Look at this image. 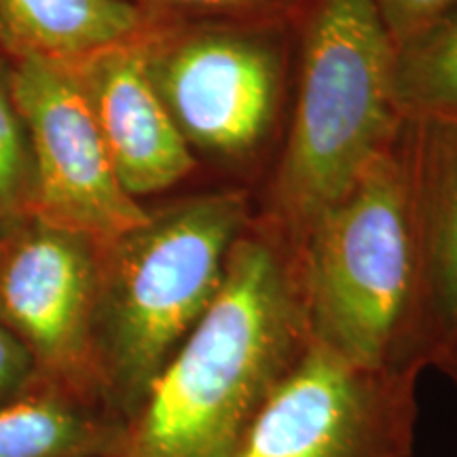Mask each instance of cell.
Returning <instances> with one entry per match:
<instances>
[{
    "label": "cell",
    "mask_w": 457,
    "mask_h": 457,
    "mask_svg": "<svg viewBox=\"0 0 457 457\" xmlns=\"http://www.w3.org/2000/svg\"><path fill=\"white\" fill-rule=\"evenodd\" d=\"M392 87L403 117L457 119V7L394 47Z\"/></svg>",
    "instance_id": "cell-13"
},
{
    "label": "cell",
    "mask_w": 457,
    "mask_h": 457,
    "mask_svg": "<svg viewBox=\"0 0 457 457\" xmlns=\"http://www.w3.org/2000/svg\"><path fill=\"white\" fill-rule=\"evenodd\" d=\"M310 345L299 250L254 212L111 457H231Z\"/></svg>",
    "instance_id": "cell-1"
},
{
    "label": "cell",
    "mask_w": 457,
    "mask_h": 457,
    "mask_svg": "<svg viewBox=\"0 0 457 457\" xmlns=\"http://www.w3.org/2000/svg\"><path fill=\"white\" fill-rule=\"evenodd\" d=\"M430 367L457 339V119H403Z\"/></svg>",
    "instance_id": "cell-10"
},
{
    "label": "cell",
    "mask_w": 457,
    "mask_h": 457,
    "mask_svg": "<svg viewBox=\"0 0 457 457\" xmlns=\"http://www.w3.org/2000/svg\"><path fill=\"white\" fill-rule=\"evenodd\" d=\"M162 24L138 0H0V37L20 55L77 64Z\"/></svg>",
    "instance_id": "cell-11"
},
{
    "label": "cell",
    "mask_w": 457,
    "mask_h": 457,
    "mask_svg": "<svg viewBox=\"0 0 457 457\" xmlns=\"http://www.w3.org/2000/svg\"><path fill=\"white\" fill-rule=\"evenodd\" d=\"M417 379L312 341L231 457H411Z\"/></svg>",
    "instance_id": "cell-6"
},
{
    "label": "cell",
    "mask_w": 457,
    "mask_h": 457,
    "mask_svg": "<svg viewBox=\"0 0 457 457\" xmlns=\"http://www.w3.org/2000/svg\"><path fill=\"white\" fill-rule=\"evenodd\" d=\"M157 21L296 20L307 0H138Z\"/></svg>",
    "instance_id": "cell-14"
},
{
    "label": "cell",
    "mask_w": 457,
    "mask_h": 457,
    "mask_svg": "<svg viewBox=\"0 0 457 457\" xmlns=\"http://www.w3.org/2000/svg\"><path fill=\"white\" fill-rule=\"evenodd\" d=\"M98 273V244L41 220L0 244V322L45 384L104 407L94 367Z\"/></svg>",
    "instance_id": "cell-8"
},
{
    "label": "cell",
    "mask_w": 457,
    "mask_h": 457,
    "mask_svg": "<svg viewBox=\"0 0 457 457\" xmlns=\"http://www.w3.org/2000/svg\"><path fill=\"white\" fill-rule=\"evenodd\" d=\"M41 381L30 350L0 322V404L17 398Z\"/></svg>",
    "instance_id": "cell-17"
},
{
    "label": "cell",
    "mask_w": 457,
    "mask_h": 457,
    "mask_svg": "<svg viewBox=\"0 0 457 457\" xmlns=\"http://www.w3.org/2000/svg\"><path fill=\"white\" fill-rule=\"evenodd\" d=\"M9 96L30 138L37 220L87 237L100 248L145 225L151 210L119 182L71 66L20 55Z\"/></svg>",
    "instance_id": "cell-7"
},
{
    "label": "cell",
    "mask_w": 457,
    "mask_h": 457,
    "mask_svg": "<svg viewBox=\"0 0 457 457\" xmlns=\"http://www.w3.org/2000/svg\"><path fill=\"white\" fill-rule=\"evenodd\" d=\"M377 4L396 47L457 7V0H377Z\"/></svg>",
    "instance_id": "cell-16"
},
{
    "label": "cell",
    "mask_w": 457,
    "mask_h": 457,
    "mask_svg": "<svg viewBox=\"0 0 457 457\" xmlns=\"http://www.w3.org/2000/svg\"><path fill=\"white\" fill-rule=\"evenodd\" d=\"M123 430L102 404L41 381L0 404V457H111Z\"/></svg>",
    "instance_id": "cell-12"
},
{
    "label": "cell",
    "mask_w": 457,
    "mask_h": 457,
    "mask_svg": "<svg viewBox=\"0 0 457 457\" xmlns=\"http://www.w3.org/2000/svg\"><path fill=\"white\" fill-rule=\"evenodd\" d=\"M253 214V191L220 185L100 248L94 367L102 403L123 426L219 293Z\"/></svg>",
    "instance_id": "cell-3"
},
{
    "label": "cell",
    "mask_w": 457,
    "mask_h": 457,
    "mask_svg": "<svg viewBox=\"0 0 457 457\" xmlns=\"http://www.w3.org/2000/svg\"><path fill=\"white\" fill-rule=\"evenodd\" d=\"M142 41L71 64L114 174L134 199L170 191L202 168L153 87Z\"/></svg>",
    "instance_id": "cell-9"
},
{
    "label": "cell",
    "mask_w": 457,
    "mask_h": 457,
    "mask_svg": "<svg viewBox=\"0 0 457 457\" xmlns=\"http://www.w3.org/2000/svg\"><path fill=\"white\" fill-rule=\"evenodd\" d=\"M296 20L162 21L142 41L148 77L199 165L256 191L282 146Z\"/></svg>",
    "instance_id": "cell-5"
},
{
    "label": "cell",
    "mask_w": 457,
    "mask_h": 457,
    "mask_svg": "<svg viewBox=\"0 0 457 457\" xmlns=\"http://www.w3.org/2000/svg\"><path fill=\"white\" fill-rule=\"evenodd\" d=\"M293 100L254 212L296 244L403 123L394 43L377 0H307L295 21Z\"/></svg>",
    "instance_id": "cell-2"
},
{
    "label": "cell",
    "mask_w": 457,
    "mask_h": 457,
    "mask_svg": "<svg viewBox=\"0 0 457 457\" xmlns=\"http://www.w3.org/2000/svg\"><path fill=\"white\" fill-rule=\"evenodd\" d=\"M28 171L24 123L11 96L0 89V214L15 212L24 199Z\"/></svg>",
    "instance_id": "cell-15"
},
{
    "label": "cell",
    "mask_w": 457,
    "mask_h": 457,
    "mask_svg": "<svg viewBox=\"0 0 457 457\" xmlns=\"http://www.w3.org/2000/svg\"><path fill=\"white\" fill-rule=\"evenodd\" d=\"M296 250L313 343L367 369L420 377L430 367L403 123Z\"/></svg>",
    "instance_id": "cell-4"
},
{
    "label": "cell",
    "mask_w": 457,
    "mask_h": 457,
    "mask_svg": "<svg viewBox=\"0 0 457 457\" xmlns=\"http://www.w3.org/2000/svg\"><path fill=\"white\" fill-rule=\"evenodd\" d=\"M436 370H441V373L447 377L451 384L457 387V339L451 343L449 350L443 353L441 360H438Z\"/></svg>",
    "instance_id": "cell-18"
}]
</instances>
